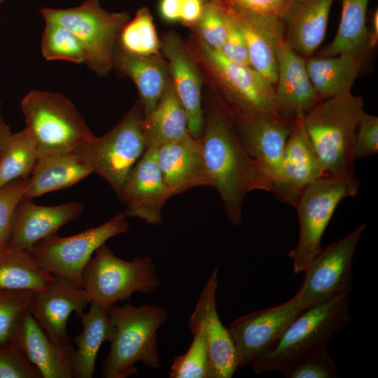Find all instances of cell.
<instances>
[{
    "label": "cell",
    "instance_id": "obj_27",
    "mask_svg": "<svg viewBox=\"0 0 378 378\" xmlns=\"http://www.w3.org/2000/svg\"><path fill=\"white\" fill-rule=\"evenodd\" d=\"M309 76L320 101L351 90L358 78L362 55L344 52L306 59Z\"/></svg>",
    "mask_w": 378,
    "mask_h": 378
},
{
    "label": "cell",
    "instance_id": "obj_5",
    "mask_svg": "<svg viewBox=\"0 0 378 378\" xmlns=\"http://www.w3.org/2000/svg\"><path fill=\"white\" fill-rule=\"evenodd\" d=\"M20 106L38 158L73 153L94 136L74 104L62 94L31 90Z\"/></svg>",
    "mask_w": 378,
    "mask_h": 378
},
{
    "label": "cell",
    "instance_id": "obj_28",
    "mask_svg": "<svg viewBox=\"0 0 378 378\" xmlns=\"http://www.w3.org/2000/svg\"><path fill=\"white\" fill-rule=\"evenodd\" d=\"M92 173L91 168L74 153L38 158L29 176L24 197L33 199L67 188Z\"/></svg>",
    "mask_w": 378,
    "mask_h": 378
},
{
    "label": "cell",
    "instance_id": "obj_16",
    "mask_svg": "<svg viewBox=\"0 0 378 378\" xmlns=\"http://www.w3.org/2000/svg\"><path fill=\"white\" fill-rule=\"evenodd\" d=\"M157 149L147 146L118 196L126 205V217L139 218L153 225L162 223L163 206L172 197L159 167Z\"/></svg>",
    "mask_w": 378,
    "mask_h": 378
},
{
    "label": "cell",
    "instance_id": "obj_49",
    "mask_svg": "<svg viewBox=\"0 0 378 378\" xmlns=\"http://www.w3.org/2000/svg\"><path fill=\"white\" fill-rule=\"evenodd\" d=\"M204 2H208V1H220V0H202Z\"/></svg>",
    "mask_w": 378,
    "mask_h": 378
},
{
    "label": "cell",
    "instance_id": "obj_25",
    "mask_svg": "<svg viewBox=\"0 0 378 378\" xmlns=\"http://www.w3.org/2000/svg\"><path fill=\"white\" fill-rule=\"evenodd\" d=\"M333 0H290L279 15L285 41L305 59L323 42Z\"/></svg>",
    "mask_w": 378,
    "mask_h": 378
},
{
    "label": "cell",
    "instance_id": "obj_39",
    "mask_svg": "<svg viewBox=\"0 0 378 378\" xmlns=\"http://www.w3.org/2000/svg\"><path fill=\"white\" fill-rule=\"evenodd\" d=\"M32 292L0 291V344L12 343L22 313L28 309Z\"/></svg>",
    "mask_w": 378,
    "mask_h": 378
},
{
    "label": "cell",
    "instance_id": "obj_21",
    "mask_svg": "<svg viewBox=\"0 0 378 378\" xmlns=\"http://www.w3.org/2000/svg\"><path fill=\"white\" fill-rule=\"evenodd\" d=\"M89 303L83 288L55 275L48 288L32 292L27 310L52 342L65 344L71 342L66 332L69 317L73 312L77 316L83 313Z\"/></svg>",
    "mask_w": 378,
    "mask_h": 378
},
{
    "label": "cell",
    "instance_id": "obj_12",
    "mask_svg": "<svg viewBox=\"0 0 378 378\" xmlns=\"http://www.w3.org/2000/svg\"><path fill=\"white\" fill-rule=\"evenodd\" d=\"M365 224L342 239L321 247L304 273L295 293L302 310L330 298L349 294L353 282V260Z\"/></svg>",
    "mask_w": 378,
    "mask_h": 378
},
{
    "label": "cell",
    "instance_id": "obj_46",
    "mask_svg": "<svg viewBox=\"0 0 378 378\" xmlns=\"http://www.w3.org/2000/svg\"><path fill=\"white\" fill-rule=\"evenodd\" d=\"M182 0H160L159 14L167 22H180Z\"/></svg>",
    "mask_w": 378,
    "mask_h": 378
},
{
    "label": "cell",
    "instance_id": "obj_35",
    "mask_svg": "<svg viewBox=\"0 0 378 378\" xmlns=\"http://www.w3.org/2000/svg\"><path fill=\"white\" fill-rule=\"evenodd\" d=\"M41 50L48 61L85 64V55L79 41L69 30L55 22H45Z\"/></svg>",
    "mask_w": 378,
    "mask_h": 378
},
{
    "label": "cell",
    "instance_id": "obj_37",
    "mask_svg": "<svg viewBox=\"0 0 378 378\" xmlns=\"http://www.w3.org/2000/svg\"><path fill=\"white\" fill-rule=\"evenodd\" d=\"M281 372L286 378H335L338 367L326 348L304 355Z\"/></svg>",
    "mask_w": 378,
    "mask_h": 378
},
{
    "label": "cell",
    "instance_id": "obj_47",
    "mask_svg": "<svg viewBox=\"0 0 378 378\" xmlns=\"http://www.w3.org/2000/svg\"><path fill=\"white\" fill-rule=\"evenodd\" d=\"M12 134L9 126L4 118L0 102V155L6 148Z\"/></svg>",
    "mask_w": 378,
    "mask_h": 378
},
{
    "label": "cell",
    "instance_id": "obj_10",
    "mask_svg": "<svg viewBox=\"0 0 378 378\" xmlns=\"http://www.w3.org/2000/svg\"><path fill=\"white\" fill-rule=\"evenodd\" d=\"M129 227L126 216L120 212L102 225L78 234L45 238L35 244L30 253L43 268L83 288V272L92 255L111 238L127 232Z\"/></svg>",
    "mask_w": 378,
    "mask_h": 378
},
{
    "label": "cell",
    "instance_id": "obj_34",
    "mask_svg": "<svg viewBox=\"0 0 378 378\" xmlns=\"http://www.w3.org/2000/svg\"><path fill=\"white\" fill-rule=\"evenodd\" d=\"M37 160L34 142L27 129L13 133L0 155V188L15 180L29 177Z\"/></svg>",
    "mask_w": 378,
    "mask_h": 378
},
{
    "label": "cell",
    "instance_id": "obj_31",
    "mask_svg": "<svg viewBox=\"0 0 378 378\" xmlns=\"http://www.w3.org/2000/svg\"><path fill=\"white\" fill-rule=\"evenodd\" d=\"M55 280V275L43 268L31 253L8 245L0 248V291L41 292Z\"/></svg>",
    "mask_w": 378,
    "mask_h": 378
},
{
    "label": "cell",
    "instance_id": "obj_29",
    "mask_svg": "<svg viewBox=\"0 0 378 378\" xmlns=\"http://www.w3.org/2000/svg\"><path fill=\"white\" fill-rule=\"evenodd\" d=\"M87 313L77 316L83 326L82 332L74 339L76 345L74 356V377L92 378L95 370L96 359L102 343L111 342L115 327L106 310L90 302Z\"/></svg>",
    "mask_w": 378,
    "mask_h": 378
},
{
    "label": "cell",
    "instance_id": "obj_4",
    "mask_svg": "<svg viewBox=\"0 0 378 378\" xmlns=\"http://www.w3.org/2000/svg\"><path fill=\"white\" fill-rule=\"evenodd\" d=\"M349 321V294L337 295L307 308L251 367L257 374L281 372L304 355L327 348L333 336Z\"/></svg>",
    "mask_w": 378,
    "mask_h": 378
},
{
    "label": "cell",
    "instance_id": "obj_26",
    "mask_svg": "<svg viewBox=\"0 0 378 378\" xmlns=\"http://www.w3.org/2000/svg\"><path fill=\"white\" fill-rule=\"evenodd\" d=\"M113 68L129 77L135 84L144 116L148 115L155 108L172 83L167 62L160 55L134 57L118 50L115 53Z\"/></svg>",
    "mask_w": 378,
    "mask_h": 378
},
{
    "label": "cell",
    "instance_id": "obj_7",
    "mask_svg": "<svg viewBox=\"0 0 378 378\" xmlns=\"http://www.w3.org/2000/svg\"><path fill=\"white\" fill-rule=\"evenodd\" d=\"M161 286L156 266L150 256L125 260L105 244L100 246L83 272V288L89 302L106 312L135 292L150 293Z\"/></svg>",
    "mask_w": 378,
    "mask_h": 378
},
{
    "label": "cell",
    "instance_id": "obj_30",
    "mask_svg": "<svg viewBox=\"0 0 378 378\" xmlns=\"http://www.w3.org/2000/svg\"><path fill=\"white\" fill-rule=\"evenodd\" d=\"M142 127L147 146L159 147L189 134L187 115L172 82L155 108L144 116Z\"/></svg>",
    "mask_w": 378,
    "mask_h": 378
},
{
    "label": "cell",
    "instance_id": "obj_45",
    "mask_svg": "<svg viewBox=\"0 0 378 378\" xmlns=\"http://www.w3.org/2000/svg\"><path fill=\"white\" fill-rule=\"evenodd\" d=\"M204 3L202 0H182L180 22L195 27L202 15Z\"/></svg>",
    "mask_w": 378,
    "mask_h": 378
},
{
    "label": "cell",
    "instance_id": "obj_48",
    "mask_svg": "<svg viewBox=\"0 0 378 378\" xmlns=\"http://www.w3.org/2000/svg\"><path fill=\"white\" fill-rule=\"evenodd\" d=\"M370 27L368 30V49L376 46L378 41V9L376 8L372 13L370 18Z\"/></svg>",
    "mask_w": 378,
    "mask_h": 378
},
{
    "label": "cell",
    "instance_id": "obj_13",
    "mask_svg": "<svg viewBox=\"0 0 378 378\" xmlns=\"http://www.w3.org/2000/svg\"><path fill=\"white\" fill-rule=\"evenodd\" d=\"M301 311L295 295L281 304L245 314L233 321L227 329L235 346L238 370L251 366L274 344Z\"/></svg>",
    "mask_w": 378,
    "mask_h": 378
},
{
    "label": "cell",
    "instance_id": "obj_36",
    "mask_svg": "<svg viewBox=\"0 0 378 378\" xmlns=\"http://www.w3.org/2000/svg\"><path fill=\"white\" fill-rule=\"evenodd\" d=\"M192 333L193 339L187 351L173 360L170 378H211L209 349L205 337L200 330Z\"/></svg>",
    "mask_w": 378,
    "mask_h": 378
},
{
    "label": "cell",
    "instance_id": "obj_32",
    "mask_svg": "<svg viewBox=\"0 0 378 378\" xmlns=\"http://www.w3.org/2000/svg\"><path fill=\"white\" fill-rule=\"evenodd\" d=\"M370 0H341V18L333 40L321 52V57L344 52L362 55L368 49L367 10Z\"/></svg>",
    "mask_w": 378,
    "mask_h": 378
},
{
    "label": "cell",
    "instance_id": "obj_17",
    "mask_svg": "<svg viewBox=\"0 0 378 378\" xmlns=\"http://www.w3.org/2000/svg\"><path fill=\"white\" fill-rule=\"evenodd\" d=\"M228 110L245 150L272 183L277 175L293 122L265 114H248Z\"/></svg>",
    "mask_w": 378,
    "mask_h": 378
},
{
    "label": "cell",
    "instance_id": "obj_23",
    "mask_svg": "<svg viewBox=\"0 0 378 378\" xmlns=\"http://www.w3.org/2000/svg\"><path fill=\"white\" fill-rule=\"evenodd\" d=\"M306 59L286 41L277 54L275 100L281 119L293 122L320 102L309 76Z\"/></svg>",
    "mask_w": 378,
    "mask_h": 378
},
{
    "label": "cell",
    "instance_id": "obj_42",
    "mask_svg": "<svg viewBox=\"0 0 378 378\" xmlns=\"http://www.w3.org/2000/svg\"><path fill=\"white\" fill-rule=\"evenodd\" d=\"M378 152V117L365 112L356 132L354 155L355 160Z\"/></svg>",
    "mask_w": 378,
    "mask_h": 378
},
{
    "label": "cell",
    "instance_id": "obj_38",
    "mask_svg": "<svg viewBox=\"0 0 378 378\" xmlns=\"http://www.w3.org/2000/svg\"><path fill=\"white\" fill-rule=\"evenodd\" d=\"M198 39L209 47L220 50L227 34V13L221 1L204 3L202 15L195 26Z\"/></svg>",
    "mask_w": 378,
    "mask_h": 378
},
{
    "label": "cell",
    "instance_id": "obj_24",
    "mask_svg": "<svg viewBox=\"0 0 378 378\" xmlns=\"http://www.w3.org/2000/svg\"><path fill=\"white\" fill-rule=\"evenodd\" d=\"M157 158L172 197L194 187L210 186L200 139L188 134L161 145L157 149Z\"/></svg>",
    "mask_w": 378,
    "mask_h": 378
},
{
    "label": "cell",
    "instance_id": "obj_6",
    "mask_svg": "<svg viewBox=\"0 0 378 378\" xmlns=\"http://www.w3.org/2000/svg\"><path fill=\"white\" fill-rule=\"evenodd\" d=\"M40 13L45 22L59 24L77 38L85 64L98 76H106L113 68L118 36L130 20L127 13L108 12L99 0H84L75 7L43 8Z\"/></svg>",
    "mask_w": 378,
    "mask_h": 378
},
{
    "label": "cell",
    "instance_id": "obj_18",
    "mask_svg": "<svg viewBox=\"0 0 378 378\" xmlns=\"http://www.w3.org/2000/svg\"><path fill=\"white\" fill-rule=\"evenodd\" d=\"M225 5L243 33L251 66L274 85L278 74L277 54L285 41L283 21L278 15Z\"/></svg>",
    "mask_w": 378,
    "mask_h": 378
},
{
    "label": "cell",
    "instance_id": "obj_8",
    "mask_svg": "<svg viewBox=\"0 0 378 378\" xmlns=\"http://www.w3.org/2000/svg\"><path fill=\"white\" fill-rule=\"evenodd\" d=\"M143 118L139 102L109 132L99 137L93 136L73 152L91 168L92 173L104 178L118 196L147 148Z\"/></svg>",
    "mask_w": 378,
    "mask_h": 378
},
{
    "label": "cell",
    "instance_id": "obj_41",
    "mask_svg": "<svg viewBox=\"0 0 378 378\" xmlns=\"http://www.w3.org/2000/svg\"><path fill=\"white\" fill-rule=\"evenodd\" d=\"M0 378H42L38 370L14 344H0Z\"/></svg>",
    "mask_w": 378,
    "mask_h": 378
},
{
    "label": "cell",
    "instance_id": "obj_11",
    "mask_svg": "<svg viewBox=\"0 0 378 378\" xmlns=\"http://www.w3.org/2000/svg\"><path fill=\"white\" fill-rule=\"evenodd\" d=\"M197 42L198 57L221 87L229 109L279 118L274 85L251 66L232 62L219 50Z\"/></svg>",
    "mask_w": 378,
    "mask_h": 378
},
{
    "label": "cell",
    "instance_id": "obj_43",
    "mask_svg": "<svg viewBox=\"0 0 378 378\" xmlns=\"http://www.w3.org/2000/svg\"><path fill=\"white\" fill-rule=\"evenodd\" d=\"M225 6L227 13V34L219 51L232 62L251 66L248 48L243 33L227 7L225 5Z\"/></svg>",
    "mask_w": 378,
    "mask_h": 378
},
{
    "label": "cell",
    "instance_id": "obj_15",
    "mask_svg": "<svg viewBox=\"0 0 378 378\" xmlns=\"http://www.w3.org/2000/svg\"><path fill=\"white\" fill-rule=\"evenodd\" d=\"M304 116L293 122L271 190L278 201L293 207L310 183L327 175L305 132Z\"/></svg>",
    "mask_w": 378,
    "mask_h": 378
},
{
    "label": "cell",
    "instance_id": "obj_33",
    "mask_svg": "<svg viewBox=\"0 0 378 378\" xmlns=\"http://www.w3.org/2000/svg\"><path fill=\"white\" fill-rule=\"evenodd\" d=\"M118 50L131 56L148 57L160 55L161 42L153 17L146 7L137 10L118 36Z\"/></svg>",
    "mask_w": 378,
    "mask_h": 378
},
{
    "label": "cell",
    "instance_id": "obj_2",
    "mask_svg": "<svg viewBox=\"0 0 378 378\" xmlns=\"http://www.w3.org/2000/svg\"><path fill=\"white\" fill-rule=\"evenodd\" d=\"M365 112L363 98L350 90L320 101L305 113L304 128L326 174L355 176V139Z\"/></svg>",
    "mask_w": 378,
    "mask_h": 378
},
{
    "label": "cell",
    "instance_id": "obj_3",
    "mask_svg": "<svg viewBox=\"0 0 378 378\" xmlns=\"http://www.w3.org/2000/svg\"><path fill=\"white\" fill-rule=\"evenodd\" d=\"M115 335L101 372L104 378H126L137 374L136 366L156 370L160 365L158 330L168 319L164 307L151 304H117L107 311Z\"/></svg>",
    "mask_w": 378,
    "mask_h": 378
},
{
    "label": "cell",
    "instance_id": "obj_40",
    "mask_svg": "<svg viewBox=\"0 0 378 378\" xmlns=\"http://www.w3.org/2000/svg\"><path fill=\"white\" fill-rule=\"evenodd\" d=\"M29 178L15 180L0 188V248L9 243L14 215L25 195Z\"/></svg>",
    "mask_w": 378,
    "mask_h": 378
},
{
    "label": "cell",
    "instance_id": "obj_9",
    "mask_svg": "<svg viewBox=\"0 0 378 378\" xmlns=\"http://www.w3.org/2000/svg\"><path fill=\"white\" fill-rule=\"evenodd\" d=\"M360 183L356 176L324 175L309 183L295 206L299 237L288 257L295 274L304 272L321 248L323 235L338 204L356 195Z\"/></svg>",
    "mask_w": 378,
    "mask_h": 378
},
{
    "label": "cell",
    "instance_id": "obj_22",
    "mask_svg": "<svg viewBox=\"0 0 378 378\" xmlns=\"http://www.w3.org/2000/svg\"><path fill=\"white\" fill-rule=\"evenodd\" d=\"M83 209L80 202L41 206L24 197L15 211L8 245L30 253L38 241L56 234L60 227L76 219Z\"/></svg>",
    "mask_w": 378,
    "mask_h": 378
},
{
    "label": "cell",
    "instance_id": "obj_44",
    "mask_svg": "<svg viewBox=\"0 0 378 378\" xmlns=\"http://www.w3.org/2000/svg\"><path fill=\"white\" fill-rule=\"evenodd\" d=\"M290 0H220L225 4L264 15H278Z\"/></svg>",
    "mask_w": 378,
    "mask_h": 378
},
{
    "label": "cell",
    "instance_id": "obj_1",
    "mask_svg": "<svg viewBox=\"0 0 378 378\" xmlns=\"http://www.w3.org/2000/svg\"><path fill=\"white\" fill-rule=\"evenodd\" d=\"M200 141L209 185L219 193L227 218L237 226L246 194L271 192L272 181L247 153L224 103L210 109Z\"/></svg>",
    "mask_w": 378,
    "mask_h": 378
},
{
    "label": "cell",
    "instance_id": "obj_19",
    "mask_svg": "<svg viewBox=\"0 0 378 378\" xmlns=\"http://www.w3.org/2000/svg\"><path fill=\"white\" fill-rule=\"evenodd\" d=\"M11 344L36 367L42 378L74 377L76 349L71 342H52L27 309L19 318Z\"/></svg>",
    "mask_w": 378,
    "mask_h": 378
},
{
    "label": "cell",
    "instance_id": "obj_20",
    "mask_svg": "<svg viewBox=\"0 0 378 378\" xmlns=\"http://www.w3.org/2000/svg\"><path fill=\"white\" fill-rule=\"evenodd\" d=\"M160 42V50L167 59L172 85L187 115L188 132L193 137L200 139L205 120L199 69L183 42L176 34L167 33Z\"/></svg>",
    "mask_w": 378,
    "mask_h": 378
},
{
    "label": "cell",
    "instance_id": "obj_14",
    "mask_svg": "<svg viewBox=\"0 0 378 378\" xmlns=\"http://www.w3.org/2000/svg\"><path fill=\"white\" fill-rule=\"evenodd\" d=\"M218 281V268L216 267L206 281L188 324L192 332L200 330L205 337L211 378H230L238 370L237 356L227 327L222 323L217 312Z\"/></svg>",
    "mask_w": 378,
    "mask_h": 378
},
{
    "label": "cell",
    "instance_id": "obj_50",
    "mask_svg": "<svg viewBox=\"0 0 378 378\" xmlns=\"http://www.w3.org/2000/svg\"><path fill=\"white\" fill-rule=\"evenodd\" d=\"M4 0H0V2H2Z\"/></svg>",
    "mask_w": 378,
    "mask_h": 378
}]
</instances>
